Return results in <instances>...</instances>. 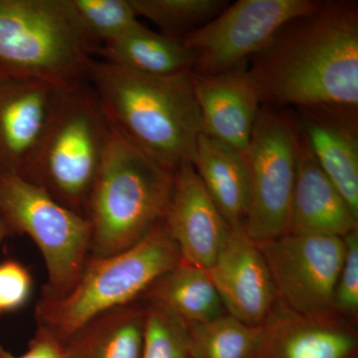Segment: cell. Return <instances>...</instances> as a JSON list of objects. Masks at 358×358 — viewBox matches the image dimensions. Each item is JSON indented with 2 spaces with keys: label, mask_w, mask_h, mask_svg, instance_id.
<instances>
[{
  "label": "cell",
  "mask_w": 358,
  "mask_h": 358,
  "mask_svg": "<svg viewBox=\"0 0 358 358\" xmlns=\"http://www.w3.org/2000/svg\"><path fill=\"white\" fill-rule=\"evenodd\" d=\"M261 105L358 113V3L320 1L248 60Z\"/></svg>",
  "instance_id": "6da1fadb"
},
{
  "label": "cell",
  "mask_w": 358,
  "mask_h": 358,
  "mask_svg": "<svg viewBox=\"0 0 358 358\" xmlns=\"http://www.w3.org/2000/svg\"><path fill=\"white\" fill-rule=\"evenodd\" d=\"M190 73L150 76L93 58L85 80L115 128L174 171L182 162H192L202 133Z\"/></svg>",
  "instance_id": "7a4b0ae2"
},
{
  "label": "cell",
  "mask_w": 358,
  "mask_h": 358,
  "mask_svg": "<svg viewBox=\"0 0 358 358\" xmlns=\"http://www.w3.org/2000/svg\"><path fill=\"white\" fill-rule=\"evenodd\" d=\"M173 187V171L141 152L113 124L87 208L95 258L120 253L145 237L164 220Z\"/></svg>",
  "instance_id": "3957f363"
},
{
  "label": "cell",
  "mask_w": 358,
  "mask_h": 358,
  "mask_svg": "<svg viewBox=\"0 0 358 358\" xmlns=\"http://www.w3.org/2000/svg\"><path fill=\"white\" fill-rule=\"evenodd\" d=\"M112 128V122L86 80L63 87L24 178L87 218L90 195Z\"/></svg>",
  "instance_id": "277c9868"
},
{
  "label": "cell",
  "mask_w": 358,
  "mask_h": 358,
  "mask_svg": "<svg viewBox=\"0 0 358 358\" xmlns=\"http://www.w3.org/2000/svg\"><path fill=\"white\" fill-rule=\"evenodd\" d=\"M180 261L178 245L160 221L131 248L87 261L69 293L40 301L36 313L40 326L65 343L90 320L131 305Z\"/></svg>",
  "instance_id": "5b68a950"
},
{
  "label": "cell",
  "mask_w": 358,
  "mask_h": 358,
  "mask_svg": "<svg viewBox=\"0 0 358 358\" xmlns=\"http://www.w3.org/2000/svg\"><path fill=\"white\" fill-rule=\"evenodd\" d=\"M93 58L69 0H0V78L70 86Z\"/></svg>",
  "instance_id": "8992f818"
},
{
  "label": "cell",
  "mask_w": 358,
  "mask_h": 358,
  "mask_svg": "<svg viewBox=\"0 0 358 358\" xmlns=\"http://www.w3.org/2000/svg\"><path fill=\"white\" fill-rule=\"evenodd\" d=\"M0 217L38 246L48 272L45 299L61 298L79 281L91 248L88 219L20 176L0 173Z\"/></svg>",
  "instance_id": "52a82bcc"
},
{
  "label": "cell",
  "mask_w": 358,
  "mask_h": 358,
  "mask_svg": "<svg viewBox=\"0 0 358 358\" xmlns=\"http://www.w3.org/2000/svg\"><path fill=\"white\" fill-rule=\"evenodd\" d=\"M300 140L296 110L261 105L245 154L250 202L244 228L256 243L287 233Z\"/></svg>",
  "instance_id": "ba28073f"
},
{
  "label": "cell",
  "mask_w": 358,
  "mask_h": 358,
  "mask_svg": "<svg viewBox=\"0 0 358 358\" xmlns=\"http://www.w3.org/2000/svg\"><path fill=\"white\" fill-rule=\"evenodd\" d=\"M313 0H239L182 40L195 57L192 72L218 74L248 62L287 23L310 13Z\"/></svg>",
  "instance_id": "9c48e42d"
},
{
  "label": "cell",
  "mask_w": 358,
  "mask_h": 358,
  "mask_svg": "<svg viewBox=\"0 0 358 358\" xmlns=\"http://www.w3.org/2000/svg\"><path fill=\"white\" fill-rule=\"evenodd\" d=\"M257 245L281 307L306 317L336 315L334 294L345 255L343 238L286 233Z\"/></svg>",
  "instance_id": "30bf717a"
},
{
  "label": "cell",
  "mask_w": 358,
  "mask_h": 358,
  "mask_svg": "<svg viewBox=\"0 0 358 358\" xmlns=\"http://www.w3.org/2000/svg\"><path fill=\"white\" fill-rule=\"evenodd\" d=\"M62 88L33 78H0V173L25 178Z\"/></svg>",
  "instance_id": "8fae6325"
},
{
  "label": "cell",
  "mask_w": 358,
  "mask_h": 358,
  "mask_svg": "<svg viewBox=\"0 0 358 358\" xmlns=\"http://www.w3.org/2000/svg\"><path fill=\"white\" fill-rule=\"evenodd\" d=\"M226 313L250 326H262L277 306L265 259L243 226L230 227L208 270Z\"/></svg>",
  "instance_id": "7c38bea8"
},
{
  "label": "cell",
  "mask_w": 358,
  "mask_h": 358,
  "mask_svg": "<svg viewBox=\"0 0 358 358\" xmlns=\"http://www.w3.org/2000/svg\"><path fill=\"white\" fill-rule=\"evenodd\" d=\"M181 261L208 271L229 225L200 180L192 162L173 171V187L164 218Z\"/></svg>",
  "instance_id": "4fadbf2b"
},
{
  "label": "cell",
  "mask_w": 358,
  "mask_h": 358,
  "mask_svg": "<svg viewBox=\"0 0 358 358\" xmlns=\"http://www.w3.org/2000/svg\"><path fill=\"white\" fill-rule=\"evenodd\" d=\"M355 324L338 315L306 317L279 303L261 326L250 358H357Z\"/></svg>",
  "instance_id": "5bb4252c"
},
{
  "label": "cell",
  "mask_w": 358,
  "mask_h": 358,
  "mask_svg": "<svg viewBox=\"0 0 358 358\" xmlns=\"http://www.w3.org/2000/svg\"><path fill=\"white\" fill-rule=\"evenodd\" d=\"M202 134L245 155L261 108L248 62L218 74L190 73Z\"/></svg>",
  "instance_id": "9a60e30c"
},
{
  "label": "cell",
  "mask_w": 358,
  "mask_h": 358,
  "mask_svg": "<svg viewBox=\"0 0 358 358\" xmlns=\"http://www.w3.org/2000/svg\"><path fill=\"white\" fill-rule=\"evenodd\" d=\"M313 157L358 217V113L294 109Z\"/></svg>",
  "instance_id": "2e32d148"
},
{
  "label": "cell",
  "mask_w": 358,
  "mask_h": 358,
  "mask_svg": "<svg viewBox=\"0 0 358 358\" xmlns=\"http://www.w3.org/2000/svg\"><path fill=\"white\" fill-rule=\"evenodd\" d=\"M357 228V216L320 169L301 129L287 233L343 238Z\"/></svg>",
  "instance_id": "e0dca14e"
},
{
  "label": "cell",
  "mask_w": 358,
  "mask_h": 358,
  "mask_svg": "<svg viewBox=\"0 0 358 358\" xmlns=\"http://www.w3.org/2000/svg\"><path fill=\"white\" fill-rule=\"evenodd\" d=\"M193 167L229 227L243 226L248 213L250 176L245 155L200 134Z\"/></svg>",
  "instance_id": "ac0fdd59"
},
{
  "label": "cell",
  "mask_w": 358,
  "mask_h": 358,
  "mask_svg": "<svg viewBox=\"0 0 358 358\" xmlns=\"http://www.w3.org/2000/svg\"><path fill=\"white\" fill-rule=\"evenodd\" d=\"M109 64L155 77L192 72L195 57L181 40L138 25L102 45L94 58Z\"/></svg>",
  "instance_id": "d6986e66"
},
{
  "label": "cell",
  "mask_w": 358,
  "mask_h": 358,
  "mask_svg": "<svg viewBox=\"0 0 358 358\" xmlns=\"http://www.w3.org/2000/svg\"><path fill=\"white\" fill-rule=\"evenodd\" d=\"M145 308L128 305L102 313L64 343V358H141Z\"/></svg>",
  "instance_id": "ffe728a7"
},
{
  "label": "cell",
  "mask_w": 358,
  "mask_h": 358,
  "mask_svg": "<svg viewBox=\"0 0 358 358\" xmlns=\"http://www.w3.org/2000/svg\"><path fill=\"white\" fill-rule=\"evenodd\" d=\"M148 301L186 324L215 319L226 313L208 271L180 261L145 293Z\"/></svg>",
  "instance_id": "44dd1931"
},
{
  "label": "cell",
  "mask_w": 358,
  "mask_h": 358,
  "mask_svg": "<svg viewBox=\"0 0 358 358\" xmlns=\"http://www.w3.org/2000/svg\"><path fill=\"white\" fill-rule=\"evenodd\" d=\"M192 358H250L261 326H250L225 313L215 319L187 324Z\"/></svg>",
  "instance_id": "7402d4cb"
},
{
  "label": "cell",
  "mask_w": 358,
  "mask_h": 358,
  "mask_svg": "<svg viewBox=\"0 0 358 358\" xmlns=\"http://www.w3.org/2000/svg\"><path fill=\"white\" fill-rule=\"evenodd\" d=\"M134 13L147 18L162 34L181 40L217 17L226 0H129Z\"/></svg>",
  "instance_id": "603a6c76"
},
{
  "label": "cell",
  "mask_w": 358,
  "mask_h": 358,
  "mask_svg": "<svg viewBox=\"0 0 358 358\" xmlns=\"http://www.w3.org/2000/svg\"><path fill=\"white\" fill-rule=\"evenodd\" d=\"M69 4L94 55L102 45L140 23L129 0H69Z\"/></svg>",
  "instance_id": "cb8c5ba5"
},
{
  "label": "cell",
  "mask_w": 358,
  "mask_h": 358,
  "mask_svg": "<svg viewBox=\"0 0 358 358\" xmlns=\"http://www.w3.org/2000/svg\"><path fill=\"white\" fill-rule=\"evenodd\" d=\"M141 358H192L187 324L173 313L148 303Z\"/></svg>",
  "instance_id": "d4e9b609"
},
{
  "label": "cell",
  "mask_w": 358,
  "mask_h": 358,
  "mask_svg": "<svg viewBox=\"0 0 358 358\" xmlns=\"http://www.w3.org/2000/svg\"><path fill=\"white\" fill-rule=\"evenodd\" d=\"M345 255L334 294V310L355 324L358 317V228L343 238Z\"/></svg>",
  "instance_id": "484cf974"
},
{
  "label": "cell",
  "mask_w": 358,
  "mask_h": 358,
  "mask_svg": "<svg viewBox=\"0 0 358 358\" xmlns=\"http://www.w3.org/2000/svg\"><path fill=\"white\" fill-rule=\"evenodd\" d=\"M31 293V275L22 264L14 260L0 263V315L20 310Z\"/></svg>",
  "instance_id": "4316f807"
},
{
  "label": "cell",
  "mask_w": 358,
  "mask_h": 358,
  "mask_svg": "<svg viewBox=\"0 0 358 358\" xmlns=\"http://www.w3.org/2000/svg\"><path fill=\"white\" fill-rule=\"evenodd\" d=\"M0 358H64V343L48 329L40 327L24 355L15 357L0 345Z\"/></svg>",
  "instance_id": "83f0119b"
},
{
  "label": "cell",
  "mask_w": 358,
  "mask_h": 358,
  "mask_svg": "<svg viewBox=\"0 0 358 358\" xmlns=\"http://www.w3.org/2000/svg\"><path fill=\"white\" fill-rule=\"evenodd\" d=\"M11 234H13V231H11L9 226L7 225L6 221L0 217V243H1L6 237H8L9 235Z\"/></svg>",
  "instance_id": "f1b7e54d"
}]
</instances>
